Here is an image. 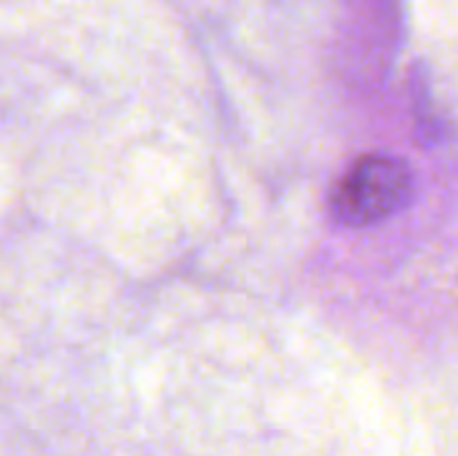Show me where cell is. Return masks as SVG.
<instances>
[{"mask_svg": "<svg viewBox=\"0 0 458 456\" xmlns=\"http://www.w3.org/2000/svg\"><path fill=\"white\" fill-rule=\"evenodd\" d=\"M416 194L413 169L394 153L360 156L333 185L330 218L344 228H368L400 215Z\"/></svg>", "mask_w": 458, "mask_h": 456, "instance_id": "obj_1", "label": "cell"}]
</instances>
